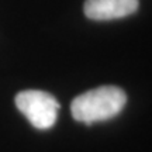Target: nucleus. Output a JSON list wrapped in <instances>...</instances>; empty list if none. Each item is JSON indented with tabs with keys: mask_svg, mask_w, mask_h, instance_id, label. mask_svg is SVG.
Here are the masks:
<instances>
[{
	"mask_svg": "<svg viewBox=\"0 0 152 152\" xmlns=\"http://www.w3.org/2000/svg\"><path fill=\"white\" fill-rule=\"evenodd\" d=\"M138 0H86L85 14L92 20H114L132 14Z\"/></svg>",
	"mask_w": 152,
	"mask_h": 152,
	"instance_id": "3",
	"label": "nucleus"
},
{
	"mask_svg": "<svg viewBox=\"0 0 152 152\" xmlns=\"http://www.w3.org/2000/svg\"><path fill=\"white\" fill-rule=\"evenodd\" d=\"M16 106L38 130H48L56 121L59 103L42 90H24L16 96Z\"/></svg>",
	"mask_w": 152,
	"mask_h": 152,
	"instance_id": "2",
	"label": "nucleus"
},
{
	"mask_svg": "<svg viewBox=\"0 0 152 152\" xmlns=\"http://www.w3.org/2000/svg\"><path fill=\"white\" fill-rule=\"evenodd\" d=\"M127 102L125 93L115 86H102L92 89L73 99L72 115L76 121L92 124L115 117Z\"/></svg>",
	"mask_w": 152,
	"mask_h": 152,
	"instance_id": "1",
	"label": "nucleus"
}]
</instances>
